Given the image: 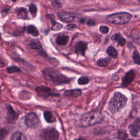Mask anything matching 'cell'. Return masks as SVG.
Listing matches in <instances>:
<instances>
[{"instance_id": "26", "label": "cell", "mask_w": 140, "mask_h": 140, "mask_svg": "<svg viewBox=\"0 0 140 140\" xmlns=\"http://www.w3.org/2000/svg\"><path fill=\"white\" fill-rule=\"evenodd\" d=\"M62 27V25L60 24V23H54L53 24V26L52 27V30L53 31H59L61 30Z\"/></svg>"}, {"instance_id": "22", "label": "cell", "mask_w": 140, "mask_h": 140, "mask_svg": "<svg viewBox=\"0 0 140 140\" xmlns=\"http://www.w3.org/2000/svg\"><path fill=\"white\" fill-rule=\"evenodd\" d=\"M18 17L20 19H26L27 18V12L23 8H19L18 10Z\"/></svg>"}, {"instance_id": "15", "label": "cell", "mask_w": 140, "mask_h": 140, "mask_svg": "<svg viewBox=\"0 0 140 140\" xmlns=\"http://www.w3.org/2000/svg\"><path fill=\"white\" fill-rule=\"evenodd\" d=\"M69 40V37L65 35H62V36H58L56 39V42L60 46H65L66 45Z\"/></svg>"}, {"instance_id": "13", "label": "cell", "mask_w": 140, "mask_h": 140, "mask_svg": "<svg viewBox=\"0 0 140 140\" xmlns=\"http://www.w3.org/2000/svg\"><path fill=\"white\" fill-rule=\"evenodd\" d=\"M82 94V91L80 89H73L66 91L64 94L65 97H77L80 96Z\"/></svg>"}, {"instance_id": "23", "label": "cell", "mask_w": 140, "mask_h": 140, "mask_svg": "<svg viewBox=\"0 0 140 140\" xmlns=\"http://www.w3.org/2000/svg\"><path fill=\"white\" fill-rule=\"evenodd\" d=\"M89 78L87 77H86V76L81 77L79 78L78 81V83L80 85L87 84L89 83Z\"/></svg>"}, {"instance_id": "24", "label": "cell", "mask_w": 140, "mask_h": 140, "mask_svg": "<svg viewBox=\"0 0 140 140\" xmlns=\"http://www.w3.org/2000/svg\"><path fill=\"white\" fill-rule=\"evenodd\" d=\"M133 59L134 60L135 63L136 64L139 65V62H140V57H139V54L137 51L135 50L134 52V54H133Z\"/></svg>"}, {"instance_id": "7", "label": "cell", "mask_w": 140, "mask_h": 140, "mask_svg": "<svg viewBox=\"0 0 140 140\" xmlns=\"http://www.w3.org/2000/svg\"><path fill=\"white\" fill-rule=\"evenodd\" d=\"M36 91L39 96L43 98H47L50 96H57L59 95L58 94L54 92L51 89L45 86L38 87L36 89Z\"/></svg>"}, {"instance_id": "29", "label": "cell", "mask_w": 140, "mask_h": 140, "mask_svg": "<svg viewBox=\"0 0 140 140\" xmlns=\"http://www.w3.org/2000/svg\"><path fill=\"white\" fill-rule=\"evenodd\" d=\"M127 137V135L126 133L124 131H120L118 134V137L119 138L121 139H124Z\"/></svg>"}, {"instance_id": "18", "label": "cell", "mask_w": 140, "mask_h": 140, "mask_svg": "<svg viewBox=\"0 0 140 140\" xmlns=\"http://www.w3.org/2000/svg\"><path fill=\"white\" fill-rule=\"evenodd\" d=\"M11 139L12 140H25V136L20 132H16L12 135Z\"/></svg>"}, {"instance_id": "2", "label": "cell", "mask_w": 140, "mask_h": 140, "mask_svg": "<svg viewBox=\"0 0 140 140\" xmlns=\"http://www.w3.org/2000/svg\"><path fill=\"white\" fill-rule=\"evenodd\" d=\"M128 99L119 92L114 93L109 103V109L112 113H116L121 110L127 103Z\"/></svg>"}, {"instance_id": "21", "label": "cell", "mask_w": 140, "mask_h": 140, "mask_svg": "<svg viewBox=\"0 0 140 140\" xmlns=\"http://www.w3.org/2000/svg\"><path fill=\"white\" fill-rule=\"evenodd\" d=\"M110 60L109 59L106 58H101L97 61V65L100 67H106L109 64Z\"/></svg>"}, {"instance_id": "10", "label": "cell", "mask_w": 140, "mask_h": 140, "mask_svg": "<svg viewBox=\"0 0 140 140\" xmlns=\"http://www.w3.org/2000/svg\"><path fill=\"white\" fill-rule=\"evenodd\" d=\"M87 43L84 41H79L75 46L76 53L81 55H84L85 52L87 49Z\"/></svg>"}, {"instance_id": "4", "label": "cell", "mask_w": 140, "mask_h": 140, "mask_svg": "<svg viewBox=\"0 0 140 140\" xmlns=\"http://www.w3.org/2000/svg\"><path fill=\"white\" fill-rule=\"evenodd\" d=\"M132 18L130 14L127 12H120L112 14L107 18L108 22L116 25H123L128 23Z\"/></svg>"}, {"instance_id": "20", "label": "cell", "mask_w": 140, "mask_h": 140, "mask_svg": "<svg viewBox=\"0 0 140 140\" xmlns=\"http://www.w3.org/2000/svg\"><path fill=\"white\" fill-rule=\"evenodd\" d=\"M107 53L112 58H117L118 57L117 52L116 49L112 46H110L108 48L107 50Z\"/></svg>"}, {"instance_id": "6", "label": "cell", "mask_w": 140, "mask_h": 140, "mask_svg": "<svg viewBox=\"0 0 140 140\" xmlns=\"http://www.w3.org/2000/svg\"><path fill=\"white\" fill-rule=\"evenodd\" d=\"M25 123L28 128H35L38 126L39 121L36 114L33 112H30L25 116Z\"/></svg>"}, {"instance_id": "32", "label": "cell", "mask_w": 140, "mask_h": 140, "mask_svg": "<svg viewBox=\"0 0 140 140\" xmlns=\"http://www.w3.org/2000/svg\"><path fill=\"white\" fill-rule=\"evenodd\" d=\"M5 66V63L2 58H0V67H3Z\"/></svg>"}, {"instance_id": "11", "label": "cell", "mask_w": 140, "mask_h": 140, "mask_svg": "<svg viewBox=\"0 0 140 140\" xmlns=\"http://www.w3.org/2000/svg\"><path fill=\"white\" fill-rule=\"evenodd\" d=\"M7 111V119L8 122L13 123L15 122L17 119V114L16 112L14 111L13 108L10 105H7L6 107Z\"/></svg>"}, {"instance_id": "16", "label": "cell", "mask_w": 140, "mask_h": 140, "mask_svg": "<svg viewBox=\"0 0 140 140\" xmlns=\"http://www.w3.org/2000/svg\"><path fill=\"white\" fill-rule=\"evenodd\" d=\"M29 47L32 49L38 50L42 48V44L38 39H32L30 42Z\"/></svg>"}, {"instance_id": "5", "label": "cell", "mask_w": 140, "mask_h": 140, "mask_svg": "<svg viewBox=\"0 0 140 140\" xmlns=\"http://www.w3.org/2000/svg\"><path fill=\"white\" fill-rule=\"evenodd\" d=\"M40 136L43 139L56 140L59 138V133L55 129L50 128L42 130Z\"/></svg>"}, {"instance_id": "33", "label": "cell", "mask_w": 140, "mask_h": 140, "mask_svg": "<svg viewBox=\"0 0 140 140\" xmlns=\"http://www.w3.org/2000/svg\"><path fill=\"white\" fill-rule=\"evenodd\" d=\"M12 1L13 2H16V1H17V0H12Z\"/></svg>"}, {"instance_id": "31", "label": "cell", "mask_w": 140, "mask_h": 140, "mask_svg": "<svg viewBox=\"0 0 140 140\" xmlns=\"http://www.w3.org/2000/svg\"><path fill=\"white\" fill-rule=\"evenodd\" d=\"M95 24H96L95 22H94V20H89L88 21V22H87V25L89 26H94V25H95Z\"/></svg>"}, {"instance_id": "34", "label": "cell", "mask_w": 140, "mask_h": 140, "mask_svg": "<svg viewBox=\"0 0 140 140\" xmlns=\"http://www.w3.org/2000/svg\"><path fill=\"white\" fill-rule=\"evenodd\" d=\"M1 33H0V40H1Z\"/></svg>"}, {"instance_id": "25", "label": "cell", "mask_w": 140, "mask_h": 140, "mask_svg": "<svg viewBox=\"0 0 140 140\" xmlns=\"http://www.w3.org/2000/svg\"><path fill=\"white\" fill-rule=\"evenodd\" d=\"M7 71L9 73H13L15 72H20V69L17 67L12 66L7 68Z\"/></svg>"}, {"instance_id": "9", "label": "cell", "mask_w": 140, "mask_h": 140, "mask_svg": "<svg viewBox=\"0 0 140 140\" xmlns=\"http://www.w3.org/2000/svg\"><path fill=\"white\" fill-rule=\"evenodd\" d=\"M140 129V121L139 119L137 118V119L132 124H130L129 127V129L130 132V134L132 136H137V134L139 131Z\"/></svg>"}, {"instance_id": "8", "label": "cell", "mask_w": 140, "mask_h": 140, "mask_svg": "<svg viewBox=\"0 0 140 140\" xmlns=\"http://www.w3.org/2000/svg\"><path fill=\"white\" fill-rule=\"evenodd\" d=\"M58 17L59 19L61 21H62V22L66 23H69L73 22V21L76 20L77 15L76 14L72 13L64 12L59 13Z\"/></svg>"}, {"instance_id": "14", "label": "cell", "mask_w": 140, "mask_h": 140, "mask_svg": "<svg viewBox=\"0 0 140 140\" xmlns=\"http://www.w3.org/2000/svg\"><path fill=\"white\" fill-rule=\"evenodd\" d=\"M112 39L116 42H117L119 45L121 46H124L126 42L125 39L123 38L121 36V34L119 33L114 34L113 35V36L112 37Z\"/></svg>"}, {"instance_id": "30", "label": "cell", "mask_w": 140, "mask_h": 140, "mask_svg": "<svg viewBox=\"0 0 140 140\" xmlns=\"http://www.w3.org/2000/svg\"><path fill=\"white\" fill-rule=\"evenodd\" d=\"M66 28L68 30H73V29H76V25L75 24H68V25H67Z\"/></svg>"}, {"instance_id": "17", "label": "cell", "mask_w": 140, "mask_h": 140, "mask_svg": "<svg viewBox=\"0 0 140 140\" xmlns=\"http://www.w3.org/2000/svg\"><path fill=\"white\" fill-rule=\"evenodd\" d=\"M44 117L46 121L48 123H53L56 121V119L54 117L53 113L49 111H46L44 112Z\"/></svg>"}, {"instance_id": "3", "label": "cell", "mask_w": 140, "mask_h": 140, "mask_svg": "<svg viewBox=\"0 0 140 140\" xmlns=\"http://www.w3.org/2000/svg\"><path fill=\"white\" fill-rule=\"evenodd\" d=\"M103 120V116L99 112L94 111L84 114L81 119V124L83 127H90L100 123Z\"/></svg>"}, {"instance_id": "19", "label": "cell", "mask_w": 140, "mask_h": 140, "mask_svg": "<svg viewBox=\"0 0 140 140\" xmlns=\"http://www.w3.org/2000/svg\"><path fill=\"white\" fill-rule=\"evenodd\" d=\"M27 32L32 34L33 36H38L39 35V32L37 29V28L33 25H30L27 27Z\"/></svg>"}, {"instance_id": "27", "label": "cell", "mask_w": 140, "mask_h": 140, "mask_svg": "<svg viewBox=\"0 0 140 140\" xmlns=\"http://www.w3.org/2000/svg\"><path fill=\"white\" fill-rule=\"evenodd\" d=\"M29 11L33 16H34V17L36 16L37 11V7L36 6H35L34 4H31L30 6Z\"/></svg>"}, {"instance_id": "1", "label": "cell", "mask_w": 140, "mask_h": 140, "mask_svg": "<svg viewBox=\"0 0 140 140\" xmlns=\"http://www.w3.org/2000/svg\"><path fill=\"white\" fill-rule=\"evenodd\" d=\"M43 73L46 79L54 86L67 84L70 82L69 78L53 68H46L43 70Z\"/></svg>"}, {"instance_id": "28", "label": "cell", "mask_w": 140, "mask_h": 140, "mask_svg": "<svg viewBox=\"0 0 140 140\" xmlns=\"http://www.w3.org/2000/svg\"><path fill=\"white\" fill-rule=\"evenodd\" d=\"M100 31L103 34H106L108 32L109 29L106 26H102L100 27Z\"/></svg>"}, {"instance_id": "12", "label": "cell", "mask_w": 140, "mask_h": 140, "mask_svg": "<svg viewBox=\"0 0 140 140\" xmlns=\"http://www.w3.org/2000/svg\"><path fill=\"white\" fill-rule=\"evenodd\" d=\"M135 72L132 70L129 71L127 74H125L124 77L122 80V85L123 86H127L132 82L135 78Z\"/></svg>"}]
</instances>
